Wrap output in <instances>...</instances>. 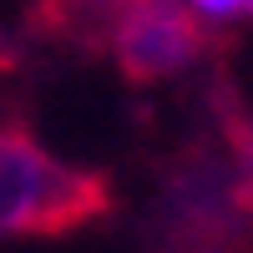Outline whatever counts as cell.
<instances>
[{
    "instance_id": "1",
    "label": "cell",
    "mask_w": 253,
    "mask_h": 253,
    "mask_svg": "<svg viewBox=\"0 0 253 253\" xmlns=\"http://www.w3.org/2000/svg\"><path fill=\"white\" fill-rule=\"evenodd\" d=\"M117 203L112 172L56 157L26 122L0 117V238H66L107 223Z\"/></svg>"
},
{
    "instance_id": "2",
    "label": "cell",
    "mask_w": 253,
    "mask_h": 253,
    "mask_svg": "<svg viewBox=\"0 0 253 253\" xmlns=\"http://www.w3.org/2000/svg\"><path fill=\"white\" fill-rule=\"evenodd\" d=\"M157 233L167 253H228L248 233L228 147H187L157 187Z\"/></svg>"
},
{
    "instance_id": "3",
    "label": "cell",
    "mask_w": 253,
    "mask_h": 253,
    "mask_svg": "<svg viewBox=\"0 0 253 253\" xmlns=\"http://www.w3.org/2000/svg\"><path fill=\"white\" fill-rule=\"evenodd\" d=\"M101 46L126 86H157L208 56V26L187 0H126Z\"/></svg>"
},
{
    "instance_id": "4",
    "label": "cell",
    "mask_w": 253,
    "mask_h": 253,
    "mask_svg": "<svg viewBox=\"0 0 253 253\" xmlns=\"http://www.w3.org/2000/svg\"><path fill=\"white\" fill-rule=\"evenodd\" d=\"M126 0H31V26L51 41H107Z\"/></svg>"
},
{
    "instance_id": "5",
    "label": "cell",
    "mask_w": 253,
    "mask_h": 253,
    "mask_svg": "<svg viewBox=\"0 0 253 253\" xmlns=\"http://www.w3.org/2000/svg\"><path fill=\"white\" fill-rule=\"evenodd\" d=\"M187 5L213 20H248V0H187Z\"/></svg>"
},
{
    "instance_id": "6",
    "label": "cell",
    "mask_w": 253,
    "mask_h": 253,
    "mask_svg": "<svg viewBox=\"0 0 253 253\" xmlns=\"http://www.w3.org/2000/svg\"><path fill=\"white\" fill-rule=\"evenodd\" d=\"M248 20H253V0H248Z\"/></svg>"
},
{
    "instance_id": "7",
    "label": "cell",
    "mask_w": 253,
    "mask_h": 253,
    "mask_svg": "<svg viewBox=\"0 0 253 253\" xmlns=\"http://www.w3.org/2000/svg\"><path fill=\"white\" fill-rule=\"evenodd\" d=\"M228 253H238V248H228Z\"/></svg>"
}]
</instances>
